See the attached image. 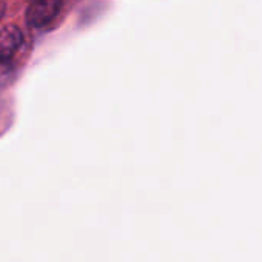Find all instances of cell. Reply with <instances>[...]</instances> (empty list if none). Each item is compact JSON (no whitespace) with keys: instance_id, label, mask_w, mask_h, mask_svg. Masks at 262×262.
<instances>
[{"instance_id":"1","label":"cell","mask_w":262,"mask_h":262,"mask_svg":"<svg viewBox=\"0 0 262 262\" xmlns=\"http://www.w3.org/2000/svg\"><path fill=\"white\" fill-rule=\"evenodd\" d=\"M60 10L62 0H33L27 11V22L33 28H43L59 16Z\"/></svg>"},{"instance_id":"2","label":"cell","mask_w":262,"mask_h":262,"mask_svg":"<svg viewBox=\"0 0 262 262\" xmlns=\"http://www.w3.org/2000/svg\"><path fill=\"white\" fill-rule=\"evenodd\" d=\"M24 42V34L19 27L7 25L0 30V63L11 62Z\"/></svg>"},{"instance_id":"3","label":"cell","mask_w":262,"mask_h":262,"mask_svg":"<svg viewBox=\"0 0 262 262\" xmlns=\"http://www.w3.org/2000/svg\"><path fill=\"white\" fill-rule=\"evenodd\" d=\"M14 67L11 62H5V63H0V90L8 86L13 80H14Z\"/></svg>"},{"instance_id":"4","label":"cell","mask_w":262,"mask_h":262,"mask_svg":"<svg viewBox=\"0 0 262 262\" xmlns=\"http://www.w3.org/2000/svg\"><path fill=\"white\" fill-rule=\"evenodd\" d=\"M4 16H5V4L0 2V20H2Z\"/></svg>"}]
</instances>
